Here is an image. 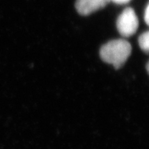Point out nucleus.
<instances>
[{"mask_svg": "<svg viewBox=\"0 0 149 149\" xmlns=\"http://www.w3.org/2000/svg\"><path fill=\"white\" fill-rule=\"evenodd\" d=\"M131 51L132 47L128 41L122 39L113 40L102 45L100 57L103 61L119 69L127 61Z\"/></svg>", "mask_w": 149, "mask_h": 149, "instance_id": "f257e3e1", "label": "nucleus"}, {"mask_svg": "<svg viewBox=\"0 0 149 149\" xmlns=\"http://www.w3.org/2000/svg\"><path fill=\"white\" fill-rule=\"evenodd\" d=\"M139 26V20L132 8H127L119 15L117 20V28L120 35L129 37L136 32Z\"/></svg>", "mask_w": 149, "mask_h": 149, "instance_id": "f03ea898", "label": "nucleus"}, {"mask_svg": "<svg viewBox=\"0 0 149 149\" xmlns=\"http://www.w3.org/2000/svg\"><path fill=\"white\" fill-rule=\"evenodd\" d=\"M110 0H77L75 8L78 13L87 16L105 7Z\"/></svg>", "mask_w": 149, "mask_h": 149, "instance_id": "7ed1b4c3", "label": "nucleus"}, {"mask_svg": "<svg viewBox=\"0 0 149 149\" xmlns=\"http://www.w3.org/2000/svg\"><path fill=\"white\" fill-rule=\"evenodd\" d=\"M139 45L145 52H149V31L143 33L139 37Z\"/></svg>", "mask_w": 149, "mask_h": 149, "instance_id": "20e7f679", "label": "nucleus"}, {"mask_svg": "<svg viewBox=\"0 0 149 149\" xmlns=\"http://www.w3.org/2000/svg\"><path fill=\"white\" fill-rule=\"evenodd\" d=\"M145 21L149 26V3L148 4L146 11H145Z\"/></svg>", "mask_w": 149, "mask_h": 149, "instance_id": "39448f33", "label": "nucleus"}, {"mask_svg": "<svg viewBox=\"0 0 149 149\" xmlns=\"http://www.w3.org/2000/svg\"><path fill=\"white\" fill-rule=\"evenodd\" d=\"M110 1H112L114 3H117V4H126L127 2H129L130 0H110Z\"/></svg>", "mask_w": 149, "mask_h": 149, "instance_id": "423d86ee", "label": "nucleus"}, {"mask_svg": "<svg viewBox=\"0 0 149 149\" xmlns=\"http://www.w3.org/2000/svg\"><path fill=\"white\" fill-rule=\"evenodd\" d=\"M146 68H147L148 73V74H149V61H148V64H147V67H146Z\"/></svg>", "mask_w": 149, "mask_h": 149, "instance_id": "0eeeda50", "label": "nucleus"}]
</instances>
